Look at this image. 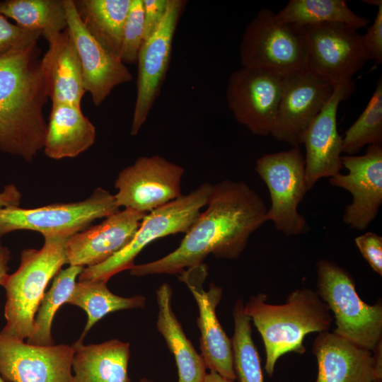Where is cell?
Returning <instances> with one entry per match:
<instances>
[{
	"label": "cell",
	"instance_id": "obj_1",
	"mask_svg": "<svg viewBox=\"0 0 382 382\" xmlns=\"http://www.w3.org/2000/svg\"><path fill=\"white\" fill-rule=\"evenodd\" d=\"M206 206L175 250L154 261L134 265L130 274H179L202 264L210 254L236 259L250 236L266 222L267 209L262 197L244 182L224 180L212 185Z\"/></svg>",
	"mask_w": 382,
	"mask_h": 382
},
{
	"label": "cell",
	"instance_id": "obj_2",
	"mask_svg": "<svg viewBox=\"0 0 382 382\" xmlns=\"http://www.w3.org/2000/svg\"><path fill=\"white\" fill-rule=\"evenodd\" d=\"M36 45L0 57V150L31 162L43 149L48 98Z\"/></svg>",
	"mask_w": 382,
	"mask_h": 382
},
{
	"label": "cell",
	"instance_id": "obj_3",
	"mask_svg": "<svg viewBox=\"0 0 382 382\" xmlns=\"http://www.w3.org/2000/svg\"><path fill=\"white\" fill-rule=\"evenodd\" d=\"M267 299L262 293L251 296L244 305V311L262 338L265 369L272 377L277 361L282 355L303 354L305 336L329 331L333 318L317 291L309 288L293 291L284 304H270Z\"/></svg>",
	"mask_w": 382,
	"mask_h": 382
},
{
	"label": "cell",
	"instance_id": "obj_4",
	"mask_svg": "<svg viewBox=\"0 0 382 382\" xmlns=\"http://www.w3.org/2000/svg\"><path fill=\"white\" fill-rule=\"evenodd\" d=\"M40 249L28 248L21 253L17 270L8 274L6 291L4 318L1 332L21 340L31 335L35 313L50 281L66 264L64 236H45Z\"/></svg>",
	"mask_w": 382,
	"mask_h": 382
},
{
	"label": "cell",
	"instance_id": "obj_5",
	"mask_svg": "<svg viewBox=\"0 0 382 382\" xmlns=\"http://www.w3.org/2000/svg\"><path fill=\"white\" fill-rule=\"evenodd\" d=\"M316 270V291L333 313V332L372 352L382 339L381 301L366 303L358 295L352 275L333 262L320 259Z\"/></svg>",
	"mask_w": 382,
	"mask_h": 382
},
{
	"label": "cell",
	"instance_id": "obj_6",
	"mask_svg": "<svg viewBox=\"0 0 382 382\" xmlns=\"http://www.w3.org/2000/svg\"><path fill=\"white\" fill-rule=\"evenodd\" d=\"M212 184L203 183L187 195L146 214L132 241L105 262L84 267L79 281L108 282L115 274L130 270L138 254L152 241L168 235L186 233L207 205Z\"/></svg>",
	"mask_w": 382,
	"mask_h": 382
},
{
	"label": "cell",
	"instance_id": "obj_7",
	"mask_svg": "<svg viewBox=\"0 0 382 382\" xmlns=\"http://www.w3.org/2000/svg\"><path fill=\"white\" fill-rule=\"evenodd\" d=\"M239 50L244 67L282 77L307 69L301 28L279 21L276 13L268 8L260 10L246 26Z\"/></svg>",
	"mask_w": 382,
	"mask_h": 382
},
{
	"label": "cell",
	"instance_id": "obj_8",
	"mask_svg": "<svg viewBox=\"0 0 382 382\" xmlns=\"http://www.w3.org/2000/svg\"><path fill=\"white\" fill-rule=\"evenodd\" d=\"M120 208L114 195L97 187L86 199L56 203L37 208H0V236L18 230L38 231L45 236L69 238L95 220L105 218Z\"/></svg>",
	"mask_w": 382,
	"mask_h": 382
},
{
	"label": "cell",
	"instance_id": "obj_9",
	"mask_svg": "<svg viewBox=\"0 0 382 382\" xmlns=\"http://www.w3.org/2000/svg\"><path fill=\"white\" fill-rule=\"evenodd\" d=\"M255 171L270 195L265 221H272L277 231L288 236L306 233L308 223L297 209L308 191L305 160L299 147L262 156L256 161Z\"/></svg>",
	"mask_w": 382,
	"mask_h": 382
},
{
	"label": "cell",
	"instance_id": "obj_10",
	"mask_svg": "<svg viewBox=\"0 0 382 382\" xmlns=\"http://www.w3.org/2000/svg\"><path fill=\"white\" fill-rule=\"evenodd\" d=\"M305 39L307 69L334 88L352 81L369 60L362 35L342 23H323L301 27Z\"/></svg>",
	"mask_w": 382,
	"mask_h": 382
},
{
	"label": "cell",
	"instance_id": "obj_11",
	"mask_svg": "<svg viewBox=\"0 0 382 382\" xmlns=\"http://www.w3.org/2000/svg\"><path fill=\"white\" fill-rule=\"evenodd\" d=\"M184 168L158 155L141 156L118 174L114 195L120 208L147 214L179 197Z\"/></svg>",
	"mask_w": 382,
	"mask_h": 382
},
{
	"label": "cell",
	"instance_id": "obj_12",
	"mask_svg": "<svg viewBox=\"0 0 382 382\" xmlns=\"http://www.w3.org/2000/svg\"><path fill=\"white\" fill-rule=\"evenodd\" d=\"M283 87V77L243 66L229 76L226 91L235 120L253 134L270 135Z\"/></svg>",
	"mask_w": 382,
	"mask_h": 382
},
{
	"label": "cell",
	"instance_id": "obj_13",
	"mask_svg": "<svg viewBox=\"0 0 382 382\" xmlns=\"http://www.w3.org/2000/svg\"><path fill=\"white\" fill-rule=\"evenodd\" d=\"M185 4L183 0H168L161 22L141 46L137 62V98L130 131L132 136L138 134L159 95L169 68L176 27Z\"/></svg>",
	"mask_w": 382,
	"mask_h": 382
},
{
	"label": "cell",
	"instance_id": "obj_14",
	"mask_svg": "<svg viewBox=\"0 0 382 382\" xmlns=\"http://www.w3.org/2000/svg\"><path fill=\"white\" fill-rule=\"evenodd\" d=\"M335 88L308 69L283 77V87L270 135L293 147L303 144L306 130L330 98Z\"/></svg>",
	"mask_w": 382,
	"mask_h": 382
},
{
	"label": "cell",
	"instance_id": "obj_15",
	"mask_svg": "<svg viewBox=\"0 0 382 382\" xmlns=\"http://www.w3.org/2000/svg\"><path fill=\"white\" fill-rule=\"evenodd\" d=\"M73 345H30L0 331V376L5 382H73Z\"/></svg>",
	"mask_w": 382,
	"mask_h": 382
},
{
	"label": "cell",
	"instance_id": "obj_16",
	"mask_svg": "<svg viewBox=\"0 0 382 382\" xmlns=\"http://www.w3.org/2000/svg\"><path fill=\"white\" fill-rule=\"evenodd\" d=\"M341 160L348 173L330 178L329 183L353 197L352 202L345 207L343 222L352 229L364 231L382 204V146L369 145L365 154L343 156Z\"/></svg>",
	"mask_w": 382,
	"mask_h": 382
},
{
	"label": "cell",
	"instance_id": "obj_17",
	"mask_svg": "<svg viewBox=\"0 0 382 382\" xmlns=\"http://www.w3.org/2000/svg\"><path fill=\"white\" fill-rule=\"evenodd\" d=\"M179 279L191 291L198 307L197 323L200 331V350L206 366L210 371L232 381L236 379L233 366L231 340L221 325L216 308L222 296V288L211 284L209 291L204 289L207 276L203 263L187 268L180 273Z\"/></svg>",
	"mask_w": 382,
	"mask_h": 382
},
{
	"label": "cell",
	"instance_id": "obj_18",
	"mask_svg": "<svg viewBox=\"0 0 382 382\" xmlns=\"http://www.w3.org/2000/svg\"><path fill=\"white\" fill-rule=\"evenodd\" d=\"M353 81L340 84L306 130L303 144L306 154L305 181L308 191L322 178H332L343 168L342 138L337 129V112L342 100L354 91Z\"/></svg>",
	"mask_w": 382,
	"mask_h": 382
},
{
	"label": "cell",
	"instance_id": "obj_19",
	"mask_svg": "<svg viewBox=\"0 0 382 382\" xmlns=\"http://www.w3.org/2000/svg\"><path fill=\"white\" fill-rule=\"evenodd\" d=\"M65 6L67 29L80 58L84 89L91 94L93 104L98 106L115 87L130 82L132 75L120 59L90 35L78 15L74 0H65Z\"/></svg>",
	"mask_w": 382,
	"mask_h": 382
},
{
	"label": "cell",
	"instance_id": "obj_20",
	"mask_svg": "<svg viewBox=\"0 0 382 382\" xmlns=\"http://www.w3.org/2000/svg\"><path fill=\"white\" fill-rule=\"evenodd\" d=\"M145 214L119 210L71 236L66 243V264L86 267L105 262L132 241Z\"/></svg>",
	"mask_w": 382,
	"mask_h": 382
},
{
	"label": "cell",
	"instance_id": "obj_21",
	"mask_svg": "<svg viewBox=\"0 0 382 382\" xmlns=\"http://www.w3.org/2000/svg\"><path fill=\"white\" fill-rule=\"evenodd\" d=\"M312 351L318 364L314 382H373L376 380L373 353L340 335L319 332Z\"/></svg>",
	"mask_w": 382,
	"mask_h": 382
},
{
	"label": "cell",
	"instance_id": "obj_22",
	"mask_svg": "<svg viewBox=\"0 0 382 382\" xmlns=\"http://www.w3.org/2000/svg\"><path fill=\"white\" fill-rule=\"evenodd\" d=\"M49 47L40 66L52 105L81 108L86 92L80 58L67 28L47 39Z\"/></svg>",
	"mask_w": 382,
	"mask_h": 382
},
{
	"label": "cell",
	"instance_id": "obj_23",
	"mask_svg": "<svg viewBox=\"0 0 382 382\" xmlns=\"http://www.w3.org/2000/svg\"><path fill=\"white\" fill-rule=\"evenodd\" d=\"M73 347V382H131L129 342L112 339L99 344L76 342Z\"/></svg>",
	"mask_w": 382,
	"mask_h": 382
},
{
	"label": "cell",
	"instance_id": "obj_24",
	"mask_svg": "<svg viewBox=\"0 0 382 382\" xmlns=\"http://www.w3.org/2000/svg\"><path fill=\"white\" fill-rule=\"evenodd\" d=\"M96 137L95 126L81 108L52 105L43 147L47 157L55 160L76 157L94 144Z\"/></svg>",
	"mask_w": 382,
	"mask_h": 382
},
{
	"label": "cell",
	"instance_id": "obj_25",
	"mask_svg": "<svg viewBox=\"0 0 382 382\" xmlns=\"http://www.w3.org/2000/svg\"><path fill=\"white\" fill-rule=\"evenodd\" d=\"M156 296L158 308L156 328L174 356L178 382H203L207 368L173 311L171 287L168 283L162 284L157 289Z\"/></svg>",
	"mask_w": 382,
	"mask_h": 382
},
{
	"label": "cell",
	"instance_id": "obj_26",
	"mask_svg": "<svg viewBox=\"0 0 382 382\" xmlns=\"http://www.w3.org/2000/svg\"><path fill=\"white\" fill-rule=\"evenodd\" d=\"M74 3L90 35L120 59L124 25L131 0H74Z\"/></svg>",
	"mask_w": 382,
	"mask_h": 382
},
{
	"label": "cell",
	"instance_id": "obj_27",
	"mask_svg": "<svg viewBox=\"0 0 382 382\" xmlns=\"http://www.w3.org/2000/svg\"><path fill=\"white\" fill-rule=\"evenodd\" d=\"M66 303L78 306L86 313L87 321L77 341L83 342L91 328L107 314L121 310L144 308L146 298L141 295L131 297L117 296L109 290L106 282L78 281Z\"/></svg>",
	"mask_w": 382,
	"mask_h": 382
},
{
	"label": "cell",
	"instance_id": "obj_28",
	"mask_svg": "<svg viewBox=\"0 0 382 382\" xmlns=\"http://www.w3.org/2000/svg\"><path fill=\"white\" fill-rule=\"evenodd\" d=\"M0 13L24 29L40 31L46 40L67 28L65 0L1 1Z\"/></svg>",
	"mask_w": 382,
	"mask_h": 382
},
{
	"label": "cell",
	"instance_id": "obj_29",
	"mask_svg": "<svg viewBox=\"0 0 382 382\" xmlns=\"http://www.w3.org/2000/svg\"><path fill=\"white\" fill-rule=\"evenodd\" d=\"M282 23L299 27L323 23H337L359 28L370 21L354 13L345 0H290L276 13Z\"/></svg>",
	"mask_w": 382,
	"mask_h": 382
},
{
	"label": "cell",
	"instance_id": "obj_30",
	"mask_svg": "<svg viewBox=\"0 0 382 382\" xmlns=\"http://www.w3.org/2000/svg\"><path fill=\"white\" fill-rule=\"evenodd\" d=\"M83 268L69 265L66 269L60 270L56 274L51 287L45 294L40 303L35 316L31 335L26 342L40 346L54 344L51 331L54 317L57 310L66 303L76 283V278Z\"/></svg>",
	"mask_w": 382,
	"mask_h": 382
},
{
	"label": "cell",
	"instance_id": "obj_31",
	"mask_svg": "<svg viewBox=\"0 0 382 382\" xmlns=\"http://www.w3.org/2000/svg\"><path fill=\"white\" fill-rule=\"evenodd\" d=\"M234 332L231 340L233 366L239 382H264L260 357L252 337L251 319L242 299L233 309Z\"/></svg>",
	"mask_w": 382,
	"mask_h": 382
},
{
	"label": "cell",
	"instance_id": "obj_32",
	"mask_svg": "<svg viewBox=\"0 0 382 382\" xmlns=\"http://www.w3.org/2000/svg\"><path fill=\"white\" fill-rule=\"evenodd\" d=\"M382 144V79L380 76L366 108L346 131L342 152L352 156L366 145Z\"/></svg>",
	"mask_w": 382,
	"mask_h": 382
},
{
	"label": "cell",
	"instance_id": "obj_33",
	"mask_svg": "<svg viewBox=\"0 0 382 382\" xmlns=\"http://www.w3.org/2000/svg\"><path fill=\"white\" fill-rule=\"evenodd\" d=\"M144 41L143 0H131L125 20L120 60L125 64L137 62L138 54Z\"/></svg>",
	"mask_w": 382,
	"mask_h": 382
},
{
	"label": "cell",
	"instance_id": "obj_34",
	"mask_svg": "<svg viewBox=\"0 0 382 382\" xmlns=\"http://www.w3.org/2000/svg\"><path fill=\"white\" fill-rule=\"evenodd\" d=\"M41 36L40 31L26 30L12 24L0 13V57L13 50L37 44Z\"/></svg>",
	"mask_w": 382,
	"mask_h": 382
},
{
	"label": "cell",
	"instance_id": "obj_35",
	"mask_svg": "<svg viewBox=\"0 0 382 382\" xmlns=\"http://www.w3.org/2000/svg\"><path fill=\"white\" fill-rule=\"evenodd\" d=\"M354 242L371 269L382 276V237L366 232L355 238Z\"/></svg>",
	"mask_w": 382,
	"mask_h": 382
},
{
	"label": "cell",
	"instance_id": "obj_36",
	"mask_svg": "<svg viewBox=\"0 0 382 382\" xmlns=\"http://www.w3.org/2000/svg\"><path fill=\"white\" fill-rule=\"evenodd\" d=\"M377 13L374 23L369 28L366 34L362 35L364 46L369 60H374L377 64L382 62V2L378 6Z\"/></svg>",
	"mask_w": 382,
	"mask_h": 382
},
{
	"label": "cell",
	"instance_id": "obj_37",
	"mask_svg": "<svg viewBox=\"0 0 382 382\" xmlns=\"http://www.w3.org/2000/svg\"><path fill=\"white\" fill-rule=\"evenodd\" d=\"M168 1L143 0L144 41L154 33L161 22L167 9Z\"/></svg>",
	"mask_w": 382,
	"mask_h": 382
},
{
	"label": "cell",
	"instance_id": "obj_38",
	"mask_svg": "<svg viewBox=\"0 0 382 382\" xmlns=\"http://www.w3.org/2000/svg\"><path fill=\"white\" fill-rule=\"evenodd\" d=\"M21 193L13 184L7 185L0 192V208L6 207H19Z\"/></svg>",
	"mask_w": 382,
	"mask_h": 382
},
{
	"label": "cell",
	"instance_id": "obj_39",
	"mask_svg": "<svg viewBox=\"0 0 382 382\" xmlns=\"http://www.w3.org/2000/svg\"><path fill=\"white\" fill-rule=\"evenodd\" d=\"M1 238L0 236V286H3L8 275L11 253L7 247L3 245Z\"/></svg>",
	"mask_w": 382,
	"mask_h": 382
},
{
	"label": "cell",
	"instance_id": "obj_40",
	"mask_svg": "<svg viewBox=\"0 0 382 382\" xmlns=\"http://www.w3.org/2000/svg\"><path fill=\"white\" fill-rule=\"evenodd\" d=\"M376 380H382V339L372 350Z\"/></svg>",
	"mask_w": 382,
	"mask_h": 382
},
{
	"label": "cell",
	"instance_id": "obj_41",
	"mask_svg": "<svg viewBox=\"0 0 382 382\" xmlns=\"http://www.w3.org/2000/svg\"><path fill=\"white\" fill-rule=\"evenodd\" d=\"M203 382H234V381L224 378L216 372L210 371L207 374Z\"/></svg>",
	"mask_w": 382,
	"mask_h": 382
},
{
	"label": "cell",
	"instance_id": "obj_42",
	"mask_svg": "<svg viewBox=\"0 0 382 382\" xmlns=\"http://www.w3.org/2000/svg\"><path fill=\"white\" fill-rule=\"evenodd\" d=\"M138 382H154L146 378H141Z\"/></svg>",
	"mask_w": 382,
	"mask_h": 382
},
{
	"label": "cell",
	"instance_id": "obj_43",
	"mask_svg": "<svg viewBox=\"0 0 382 382\" xmlns=\"http://www.w3.org/2000/svg\"><path fill=\"white\" fill-rule=\"evenodd\" d=\"M373 382H382V380H374Z\"/></svg>",
	"mask_w": 382,
	"mask_h": 382
},
{
	"label": "cell",
	"instance_id": "obj_44",
	"mask_svg": "<svg viewBox=\"0 0 382 382\" xmlns=\"http://www.w3.org/2000/svg\"><path fill=\"white\" fill-rule=\"evenodd\" d=\"M0 382H5L0 376Z\"/></svg>",
	"mask_w": 382,
	"mask_h": 382
}]
</instances>
